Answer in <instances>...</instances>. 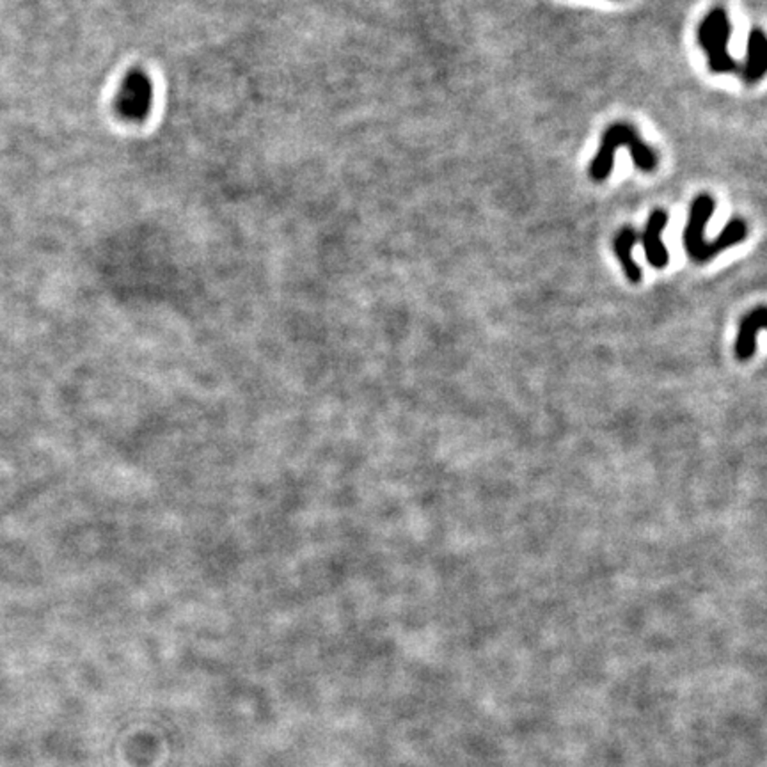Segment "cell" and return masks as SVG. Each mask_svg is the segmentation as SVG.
<instances>
[{"instance_id": "6da1fadb", "label": "cell", "mask_w": 767, "mask_h": 767, "mask_svg": "<svg viewBox=\"0 0 767 767\" xmlns=\"http://www.w3.org/2000/svg\"><path fill=\"white\" fill-rule=\"evenodd\" d=\"M620 148H627L633 156L634 167L643 173H653L659 164V156L651 146H647L638 130L629 123H613L606 128L601 148L590 164V178L593 182H606L613 173L614 154Z\"/></svg>"}, {"instance_id": "7a4b0ae2", "label": "cell", "mask_w": 767, "mask_h": 767, "mask_svg": "<svg viewBox=\"0 0 767 767\" xmlns=\"http://www.w3.org/2000/svg\"><path fill=\"white\" fill-rule=\"evenodd\" d=\"M730 35L732 24L723 7L711 9L696 29L698 45L707 55V66L716 75L741 74V65L730 55Z\"/></svg>"}, {"instance_id": "3957f363", "label": "cell", "mask_w": 767, "mask_h": 767, "mask_svg": "<svg viewBox=\"0 0 767 767\" xmlns=\"http://www.w3.org/2000/svg\"><path fill=\"white\" fill-rule=\"evenodd\" d=\"M154 104V87L150 78L143 72L128 74L117 93L115 109L125 119L141 121L144 119Z\"/></svg>"}, {"instance_id": "277c9868", "label": "cell", "mask_w": 767, "mask_h": 767, "mask_svg": "<svg viewBox=\"0 0 767 767\" xmlns=\"http://www.w3.org/2000/svg\"><path fill=\"white\" fill-rule=\"evenodd\" d=\"M716 210V201L709 194H700L692 199L690 208V219L684 230V247L691 262L702 265V249L705 242V228Z\"/></svg>"}, {"instance_id": "5b68a950", "label": "cell", "mask_w": 767, "mask_h": 767, "mask_svg": "<svg viewBox=\"0 0 767 767\" xmlns=\"http://www.w3.org/2000/svg\"><path fill=\"white\" fill-rule=\"evenodd\" d=\"M668 224V214L662 208H655L649 215V221L645 224V230L640 233V242L643 244L647 262L653 269L661 270L668 267L670 264V253L666 245L662 244V231Z\"/></svg>"}, {"instance_id": "8992f818", "label": "cell", "mask_w": 767, "mask_h": 767, "mask_svg": "<svg viewBox=\"0 0 767 767\" xmlns=\"http://www.w3.org/2000/svg\"><path fill=\"white\" fill-rule=\"evenodd\" d=\"M764 327H766V307L764 306L752 309L741 318L735 346H733L737 361L746 363L755 355L757 336Z\"/></svg>"}, {"instance_id": "52a82bcc", "label": "cell", "mask_w": 767, "mask_h": 767, "mask_svg": "<svg viewBox=\"0 0 767 767\" xmlns=\"http://www.w3.org/2000/svg\"><path fill=\"white\" fill-rule=\"evenodd\" d=\"M767 72V38L761 27L752 29L748 36L746 61L741 66V75L746 84L761 82Z\"/></svg>"}, {"instance_id": "ba28073f", "label": "cell", "mask_w": 767, "mask_h": 767, "mask_svg": "<svg viewBox=\"0 0 767 767\" xmlns=\"http://www.w3.org/2000/svg\"><path fill=\"white\" fill-rule=\"evenodd\" d=\"M638 242H640V233L631 226H625L618 231L613 240L614 254L622 265L625 277L633 284H640L643 279V270L633 258V249Z\"/></svg>"}]
</instances>
